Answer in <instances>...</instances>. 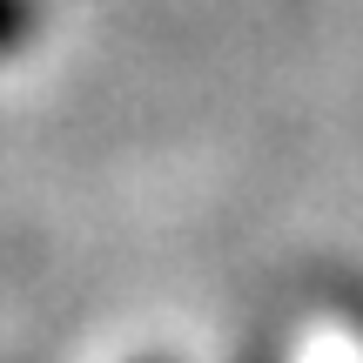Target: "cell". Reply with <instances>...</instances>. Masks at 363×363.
<instances>
[{
  "mask_svg": "<svg viewBox=\"0 0 363 363\" xmlns=\"http://www.w3.org/2000/svg\"><path fill=\"white\" fill-rule=\"evenodd\" d=\"M34 0H0V54H13V48H27L34 40Z\"/></svg>",
  "mask_w": 363,
  "mask_h": 363,
  "instance_id": "1",
  "label": "cell"
}]
</instances>
